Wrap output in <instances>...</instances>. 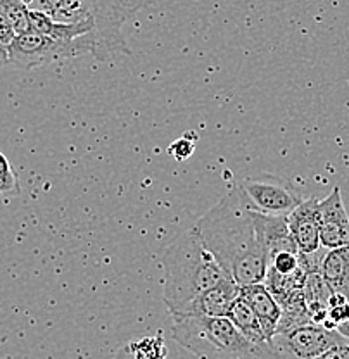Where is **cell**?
Returning a JSON list of instances; mask_svg holds the SVG:
<instances>
[{
    "mask_svg": "<svg viewBox=\"0 0 349 359\" xmlns=\"http://www.w3.org/2000/svg\"><path fill=\"white\" fill-rule=\"evenodd\" d=\"M253 219L261 244L268 254V259L279 252H299L289 230L287 216L265 215L253 209Z\"/></svg>",
    "mask_w": 349,
    "mask_h": 359,
    "instance_id": "obj_11",
    "label": "cell"
},
{
    "mask_svg": "<svg viewBox=\"0 0 349 359\" xmlns=\"http://www.w3.org/2000/svg\"><path fill=\"white\" fill-rule=\"evenodd\" d=\"M239 187L253 202L254 209L265 215L289 216L303 202L301 192L294 183L277 175L263 173L246 178Z\"/></svg>",
    "mask_w": 349,
    "mask_h": 359,
    "instance_id": "obj_7",
    "label": "cell"
},
{
    "mask_svg": "<svg viewBox=\"0 0 349 359\" xmlns=\"http://www.w3.org/2000/svg\"><path fill=\"white\" fill-rule=\"evenodd\" d=\"M29 9H39L58 22L77 25L92 21L93 54L106 61L112 54H129L123 26L151 0H25Z\"/></svg>",
    "mask_w": 349,
    "mask_h": 359,
    "instance_id": "obj_3",
    "label": "cell"
},
{
    "mask_svg": "<svg viewBox=\"0 0 349 359\" xmlns=\"http://www.w3.org/2000/svg\"><path fill=\"white\" fill-rule=\"evenodd\" d=\"M168 347L163 332L156 335L142 337V339L130 340L116 353L114 359H166Z\"/></svg>",
    "mask_w": 349,
    "mask_h": 359,
    "instance_id": "obj_14",
    "label": "cell"
},
{
    "mask_svg": "<svg viewBox=\"0 0 349 359\" xmlns=\"http://www.w3.org/2000/svg\"><path fill=\"white\" fill-rule=\"evenodd\" d=\"M320 244L325 249H339L349 244V216L339 187L320 201Z\"/></svg>",
    "mask_w": 349,
    "mask_h": 359,
    "instance_id": "obj_8",
    "label": "cell"
},
{
    "mask_svg": "<svg viewBox=\"0 0 349 359\" xmlns=\"http://www.w3.org/2000/svg\"><path fill=\"white\" fill-rule=\"evenodd\" d=\"M0 194L6 197H16L21 194L20 180L14 173L9 159L0 152Z\"/></svg>",
    "mask_w": 349,
    "mask_h": 359,
    "instance_id": "obj_17",
    "label": "cell"
},
{
    "mask_svg": "<svg viewBox=\"0 0 349 359\" xmlns=\"http://www.w3.org/2000/svg\"><path fill=\"white\" fill-rule=\"evenodd\" d=\"M197 140H199V137L196 132L183 133L178 140L171 142V144L168 145V154H170L171 157H175L176 161L190 159L194 152H196Z\"/></svg>",
    "mask_w": 349,
    "mask_h": 359,
    "instance_id": "obj_18",
    "label": "cell"
},
{
    "mask_svg": "<svg viewBox=\"0 0 349 359\" xmlns=\"http://www.w3.org/2000/svg\"><path fill=\"white\" fill-rule=\"evenodd\" d=\"M343 335L327 330L322 325L306 323L270 339L275 359H318L330 347L346 342Z\"/></svg>",
    "mask_w": 349,
    "mask_h": 359,
    "instance_id": "obj_6",
    "label": "cell"
},
{
    "mask_svg": "<svg viewBox=\"0 0 349 359\" xmlns=\"http://www.w3.org/2000/svg\"><path fill=\"white\" fill-rule=\"evenodd\" d=\"M320 275L330 290L349 299V247L330 249L320 261Z\"/></svg>",
    "mask_w": 349,
    "mask_h": 359,
    "instance_id": "obj_13",
    "label": "cell"
},
{
    "mask_svg": "<svg viewBox=\"0 0 349 359\" xmlns=\"http://www.w3.org/2000/svg\"><path fill=\"white\" fill-rule=\"evenodd\" d=\"M320 201L317 197L303 201L287 216L289 230L301 254H317L320 250Z\"/></svg>",
    "mask_w": 349,
    "mask_h": 359,
    "instance_id": "obj_10",
    "label": "cell"
},
{
    "mask_svg": "<svg viewBox=\"0 0 349 359\" xmlns=\"http://www.w3.org/2000/svg\"><path fill=\"white\" fill-rule=\"evenodd\" d=\"M253 202L237 185L199 219L196 228L206 249L239 287L263 283L268 254L253 219Z\"/></svg>",
    "mask_w": 349,
    "mask_h": 359,
    "instance_id": "obj_1",
    "label": "cell"
},
{
    "mask_svg": "<svg viewBox=\"0 0 349 359\" xmlns=\"http://www.w3.org/2000/svg\"><path fill=\"white\" fill-rule=\"evenodd\" d=\"M9 62V52H7L6 45L0 43V66L7 65Z\"/></svg>",
    "mask_w": 349,
    "mask_h": 359,
    "instance_id": "obj_22",
    "label": "cell"
},
{
    "mask_svg": "<svg viewBox=\"0 0 349 359\" xmlns=\"http://www.w3.org/2000/svg\"><path fill=\"white\" fill-rule=\"evenodd\" d=\"M227 318L239 328L240 334L246 335L251 342L268 344V339H266L265 332H263L256 314H254L253 309H251V306L247 304V301L240 294L234 301V304H232Z\"/></svg>",
    "mask_w": 349,
    "mask_h": 359,
    "instance_id": "obj_15",
    "label": "cell"
},
{
    "mask_svg": "<svg viewBox=\"0 0 349 359\" xmlns=\"http://www.w3.org/2000/svg\"><path fill=\"white\" fill-rule=\"evenodd\" d=\"M240 295L247 301L254 314H256L258 321H260L263 332H265L266 339H272L277 334L279 328L280 318H282V308L279 302L275 301L270 290L266 289L265 283H254V285L240 287Z\"/></svg>",
    "mask_w": 349,
    "mask_h": 359,
    "instance_id": "obj_12",
    "label": "cell"
},
{
    "mask_svg": "<svg viewBox=\"0 0 349 359\" xmlns=\"http://www.w3.org/2000/svg\"><path fill=\"white\" fill-rule=\"evenodd\" d=\"M348 247H349V244H348Z\"/></svg>",
    "mask_w": 349,
    "mask_h": 359,
    "instance_id": "obj_23",
    "label": "cell"
},
{
    "mask_svg": "<svg viewBox=\"0 0 349 359\" xmlns=\"http://www.w3.org/2000/svg\"><path fill=\"white\" fill-rule=\"evenodd\" d=\"M7 52H9V62L21 69H35L55 61L93 54V42L90 33L74 40H58L29 29L16 35V39L7 47Z\"/></svg>",
    "mask_w": 349,
    "mask_h": 359,
    "instance_id": "obj_5",
    "label": "cell"
},
{
    "mask_svg": "<svg viewBox=\"0 0 349 359\" xmlns=\"http://www.w3.org/2000/svg\"><path fill=\"white\" fill-rule=\"evenodd\" d=\"M14 39H16V32H14L13 25H11L9 20H7L6 13L0 9V43L9 47Z\"/></svg>",
    "mask_w": 349,
    "mask_h": 359,
    "instance_id": "obj_20",
    "label": "cell"
},
{
    "mask_svg": "<svg viewBox=\"0 0 349 359\" xmlns=\"http://www.w3.org/2000/svg\"><path fill=\"white\" fill-rule=\"evenodd\" d=\"M318 359H349V340L330 347L327 353L322 354Z\"/></svg>",
    "mask_w": 349,
    "mask_h": 359,
    "instance_id": "obj_21",
    "label": "cell"
},
{
    "mask_svg": "<svg viewBox=\"0 0 349 359\" xmlns=\"http://www.w3.org/2000/svg\"><path fill=\"white\" fill-rule=\"evenodd\" d=\"M176 342L199 359H275L270 344H254L227 316L173 320Z\"/></svg>",
    "mask_w": 349,
    "mask_h": 359,
    "instance_id": "obj_4",
    "label": "cell"
},
{
    "mask_svg": "<svg viewBox=\"0 0 349 359\" xmlns=\"http://www.w3.org/2000/svg\"><path fill=\"white\" fill-rule=\"evenodd\" d=\"M0 9L6 13L16 35L29 32V7L25 0H0Z\"/></svg>",
    "mask_w": 349,
    "mask_h": 359,
    "instance_id": "obj_16",
    "label": "cell"
},
{
    "mask_svg": "<svg viewBox=\"0 0 349 359\" xmlns=\"http://www.w3.org/2000/svg\"><path fill=\"white\" fill-rule=\"evenodd\" d=\"M239 294L240 287L228 276V278L221 280L220 283L213 285L211 289L199 294L196 299H192L182 311L175 314L173 320H178V318L227 316L234 301L239 297Z\"/></svg>",
    "mask_w": 349,
    "mask_h": 359,
    "instance_id": "obj_9",
    "label": "cell"
},
{
    "mask_svg": "<svg viewBox=\"0 0 349 359\" xmlns=\"http://www.w3.org/2000/svg\"><path fill=\"white\" fill-rule=\"evenodd\" d=\"M299 266H301V252H279L270 257L268 263V269L279 275L294 273Z\"/></svg>",
    "mask_w": 349,
    "mask_h": 359,
    "instance_id": "obj_19",
    "label": "cell"
},
{
    "mask_svg": "<svg viewBox=\"0 0 349 359\" xmlns=\"http://www.w3.org/2000/svg\"><path fill=\"white\" fill-rule=\"evenodd\" d=\"M161 266L164 269L163 301L171 316L182 311L199 294L228 278L206 249L196 226L182 231L166 247Z\"/></svg>",
    "mask_w": 349,
    "mask_h": 359,
    "instance_id": "obj_2",
    "label": "cell"
}]
</instances>
